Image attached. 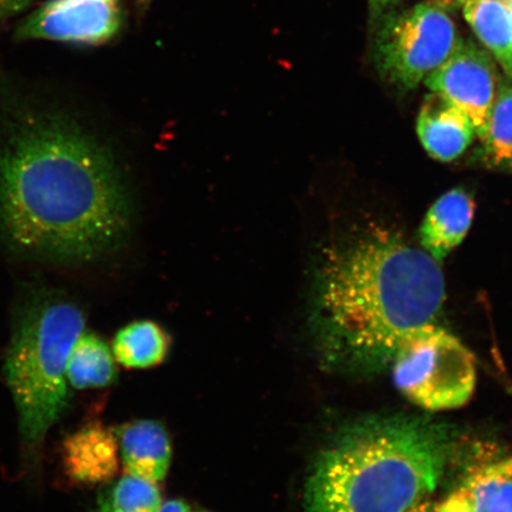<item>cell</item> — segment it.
Returning a JSON list of instances; mask_svg holds the SVG:
<instances>
[{
  "instance_id": "1",
  "label": "cell",
  "mask_w": 512,
  "mask_h": 512,
  "mask_svg": "<svg viewBox=\"0 0 512 512\" xmlns=\"http://www.w3.org/2000/svg\"><path fill=\"white\" fill-rule=\"evenodd\" d=\"M0 115V238L54 264L98 261L123 245L131 200L107 147L59 108L9 94Z\"/></svg>"
},
{
  "instance_id": "2",
  "label": "cell",
  "mask_w": 512,
  "mask_h": 512,
  "mask_svg": "<svg viewBox=\"0 0 512 512\" xmlns=\"http://www.w3.org/2000/svg\"><path fill=\"white\" fill-rule=\"evenodd\" d=\"M444 302L440 262L387 229L370 228L326 254L313 325L326 360L379 368L403 338L437 322Z\"/></svg>"
},
{
  "instance_id": "3",
  "label": "cell",
  "mask_w": 512,
  "mask_h": 512,
  "mask_svg": "<svg viewBox=\"0 0 512 512\" xmlns=\"http://www.w3.org/2000/svg\"><path fill=\"white\" fill-rule=\"evenodd\" d=\"M453 440L434 422L390 416L345 428L305 485L306 512H407L444 475Z\"/></svg>"
},
{
  "instance_id": "4",
  "label": "cell",
  "mask_w": 512,
  "mask_h": 512,
  "mask_svg": "<svg viewBox=\"0 0 512 512\" xmlns=\"http://www.w3.org/2000/svg\"><path fill=\"white\" fill-rule=\"evenodd\" d=\"M85 326L78 305L43 288L19 305L4 371L30 458L40 456L50 428L66 411L68 358Z\"/></svg>"
},
{
  "instance_id": "5",
  "label": "cell",
  "mask_w": 512,
  "mask_h": 512,
  "mask_svg": "<svg viewBox=\"0 0 512 512\" xmlns=\"http://www.w3.org/2000/svg\"><path fill=\"white\" fill-rule=\"evenodd\" d=\"M392 361L396 387L427 411L463 407L475 392V357L437 323L403 338Z\"/></svg>"
},
{
  "instance_id": "6",
  "label": "cell",
  "mask_w": 512,
  "mask_h": 512,
  "mask_svg": "<svg viewBox=\"0 0 512 512\" xmlns=\"http://www.w3.org/2000/svg\"><path fill=\"white\" fill-rule=\"evenodd\" d=\"M373 61L390 86L411 91L460 46L457 25L431 3L394 10L376 24Z\"/></svg>"
},
{
  "instance_id": "7",
  "label": "cell",
  "mask_w": 512,
  "mask_h": 512,
  "mask_svg": "<svg viewBox=\"0 0 512 512\" xmlns=\"http://www.w3.org/2000/svg\"><path fill=\"white\" fill-rule=\"evenodd\" d=\"M424 82L432 92L443 94L469 115L477 136L484 138L499 83L489 51L479 48L472 40H463Z\"/></svg>"
},
{
  "instance_id": "8",
  "label": "cell",
  "mask_w": 512,
  "mask_h": 512,
  "mask_svg": "<svg viewBox=\"0 0 512 512\" xmlns=\"http://www.w3.org/2000/svg\"><path fill=\"white\" fill-rule=\"evenodd\" d=\"M120 27L119 11L104 0H53L25 18L16 38L82 44H102Z\"/></svg>"
},
{
  "instance_id": "9",
  "label": "cell",
  "mask_w": 512,
  "mask_h": 512,
  "mask_svg": "<svg viewBox=\"0 0 512 512\" xmlns=\"http://www.w3.org/2000/svg\"><path fill=\"white\" fill-rule=\"evenodd\" d=\"M119 441L110 428L92 424L64 440L62 463L69 479L78 484H104L117 475Z\"/></svg>"
},
{
  "instance_id": "10",
  "label": "cell",
  "mask_w": 512,
  "mask_h": 512,
  "mask_svg": "<svg viewBox=\"0 0 512 512\" xmlns=\"http://www.w3.org/2000/svg\"><path fill=\"white\" fill-rule=\"evenodd\" d=\"M416 128L428 155L441 162L462 156L476 136L469 115L446 96L435 92L426 96Z\"/></svg>"
},
{
  "instance_id": "11",
  "label": "cell",
  "mask_w": 512,
  "mask_h": 512,
  "mask_svg": "<svg viewBox=\"0 0 512 512\" xmlns=\"http://www.w3.org/2000/svg\"><path fill=\"white\" fill-rule=\"evenodd\" d=\"M473 214L475 203L466 191L446 192L428 210L421 224L419 235L425 252L441 264L469 233Z\"/></svg>"
},
{
  "instance_id": "12",
  "label": "cell",
  "mask_w": 512,
  "mask_h": 512,
  "mask_svg": "<svg viewBox=\"0 0 512 512\" xmlns=\"http://www.w3.org/2000/svg\"><path fill=\"white\" fill-rule=\"evenodd\" d=\"M119 453L130 475L160 482L168 475L172 448L168 432L157 421L139 420L119 432Z\"/></svg>"
},
{
  "instance_id": "13",
  "label": "cell",
  "mask_w": 512,
  "mask_h": 512,
  "mask_svg": "<svg viewBox=\"0 0 512 512\" xmlns=\"http://www.w3.org/2000/svg\"><path fill=\"white\" fill-rule=\"evenodd\" d=\"M463 14L473 32L512 79V10L503 0H469Z\"/></svg>"
},
{
  "instance_id": "14",
  "label": "cell",
  "mask_w": 512,
  "mask_h": 512,
  "mask_svg": "<svg viewBox=\"0 0 512 512\" xmlns=\"http://www.w3.org/2000/svg\"><path fill=\"white\" fill-rule=\"evenodd\" d=\"M170 350V337L162 326L139 320L121 329L113 342V354L126 368L146 369L162 363Z\"/></svg>"
},
{
  "instance_id": "15",
  "label": "cell",
  "mask_w": 512,
  "mask_h": 512,
  "mask_svg": "<svg viewBox=\"0 0 512 512\" xmlns=\"http://www.w3.org/2000/svg\"><path fill=\"white\" fill-rule=\"evenodd\" d=\"M67 379L76 389L110 386L117 379L110 347L100 337L83 332L70 351Z\"/></svg>"
},
{
  "instance_id": "16",
  "label": "cell",
  "mask_w": 512,
  "mask_h": 512,
  "mask_svg": "<svg viewBox=\"0 0 512 512\" xmlns=\"http://www.w3.org/2000/svg\"><path fill=\"white\" fill-rule=\"evenodd\" d=\"M482 140L490 163L512 169V86L508 82L499 80Z\"/></svg>"
},
{
  "instance_id": "17",
  "label": "cell",
  "mask_w": 512,
  "mask_h": 512,
  "mask_svg": "<svg viewBox=\"0 0 512 512\" xmlns=\"http://www.w3.org/2000/svg\"><path fill=\"white\" fill-rule=\"evenodd\" d=\"M472 512H512V477L490 467L463 486Z\"/></svg>"
},
{
  "instance_id": "18",
  "label": "cell",
  "mask_w": 512,
  "mask_h": 512,
  "mask_svg": "<svg viewBox=\"0 0 512 512\" xmlns=\"http://www.w3.org/2000/svg\"><path fill=\"white\" fill-rule=\"evenodd\" d=\"M102 502L111 512H157L162 495L155 482L127 473Z\"/></svg>"
},
{
  "instance_id": "19",
  "label": "cell",
  "mask_w": 512,
  "mask_h": 512,
  "mask_svg": "<svg viewBox=\"0 0 512 512\" xmlns=\"http://www.w3.org/2000/svg\"><path fill=\"white\" fill-rule=\"evenodd\" d=\"M438 512H472L469 497L462 488L438 505Z\"/></svg>"
},
{
  "instance_id": "20",
  "label": "cell",
  "mask_w": 512,
  "mask_h": 512,
  "mask_svg": "<svg viewBox=\"0 0 512 512\" xmlns=\"http://www.w3.org/2000/svg\"><path fill=\"white\" fill-rule=\"evenodd\" d=\"M402 0H369V14L371 24H376L380 19L398 8Z\"/></svg>"
},
{
  "instance_id": "21",
  "label": "cell",
  "mask_w": 512,
  "mask_h": 512,
  "mask_svg": "<svg viewBox=\"0 0 512 512\" xmlns=\"http://www.w3.org/2000/svg\"><path fill=\"white\" fill-rule=\"evenodd\" d=\"M31 3V0H0V19L19 14Z\"/></svg>"
},
{
  "instance_id": "22",
  "label": "cell",
  "mask_w": 512,
  "mask_h": 512,
  "mask_svg": "<svg viewBox=\"0 0 512 512\" xmlns=\"http://www.w3.org/2000/svg\"><path fill=\"white\" fill-rule=\"evenodd\" d=\"M157 512H192L187 502L181 501V499H172V501L166 502L160 505Z\"/></svg>"
},
{
  "instance_id": "23",
  "label": "cell",
  "mask_w": 512,
  "mask_h": 512,
  "mask_svg": "<svg viewBox=\"0 0 512 512\" xmlns=\"http://www.w3.org/2000/svg\"><path fill=\"white\" fill-rule=\"evenodd\" d=\"M428 2L439 6V8L444 9L445 11H450L463 8L469 0H428Z\"/></svg>"
},
{
  "instance_id": "24",
  "label": "cell",
  "mask_w": 512,
  "mask_h": 512,
  "mask_svg": "<svg viewBox=\"0 0 512 512\" xmlns=\"http://www.w3.org/2000/svg\"><path fill=\"white\" fill-rule=\"evenodd\" d=\"M407 512H438V505H434L431 502H419L414 505L413 508Z\"/></svg>"
},
{
  "instance_id": "25",
  "label": "cell",
  "mask_w": 512,
  "mask_h": 512,
  "mask_svg": "<svg viewBox=\"0 0 512 512\" xmlns=\"http://www.w3.org/2000/svg\"><path fill=\"white\" fill-rule=\"evenodd\" d=\"M491 470H494L498 473H502V475H507L512 477V459L508 460V462L492 466L490 467Z\"/></svg>"
},
{
  "instance_id": "26",
  "label": "cell",
  "mask_w": 512,
  "mask_h": 512,
  "mask_svg": "<svg viewBox=\"0 0 512 512\" xmlns=\"http://www.w3.org/2000/svg\"><path fill=\"white\" fill-rule=\"evenodd\" d=\"M96 512H111L110 509L107 508V505L104 502H100L99 509Z\"/></svg>"
},
{
  "instance_id": "27",
  "label": "cell",
  "mask_w": 512,
  "mask_h": 512,
  "mask_svg": "<svg viewBox=\"0 0 512 512\" xmlns=\"http://www.w3.org/2000/svg\"><path fill=\"white\" fill-rule=\"evenodd\" d=\"M139 4L144 6V5H149L151 3V0H138Z\"/></svg>"
},
{
  "instance_id": "28",
  "label": "cell",
  "mask_w": 512,
  "mask_h": 512,
  "mask_svg": "<svg viewBox=\"0 0 512 512\" xmlns=\"http://www.w3.org/2000/svg\"><path fill=\"white\" fill-rule=\"evenodd\" d=\"M505 4L509 6V8L512 10V0H503Z\"/></svg>"
},
{
  "instance_id": "29",
  "label": "cell",
  "mask_w": 512,
  "mask_h": 512,
  "mask_svg": "<svg viewBox=\"0 0 512 512\" xmlns=\"http://www.w3.org/2000/svg\"><path fill=\"white\" fill-rule=\"evenodd\" d=\"M104 2L113 3L114 0H104Z\"/></svg>"
},
{
  "instance_id": "30",
  "label": "cell",
  "mask_w": 512,
  "mask_h": 512,
  "mask_svg": "<svg viewBox=\"0 0 512 512\" xmlns=\"http://www.w3.org/2000/svg\"><path fill=\"white\" fill-rule=\"evenodd\" d=\"M198 512H200V511H198ZM201 512H206V511H201Z\"/></svg>"
}]
</instances>
